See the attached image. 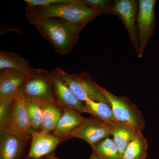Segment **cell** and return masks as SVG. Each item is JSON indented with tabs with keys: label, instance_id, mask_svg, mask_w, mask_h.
Returning <instances> with one entry per match:
<instances>
[{
	"label": "cell",
	"instance_id": "obj_1",
	"mask_svg": "<svg viewBox=\"0 0 159 159\" xmlns=\"http://www.w3.org/2000/svg\"><path fill=\"white\" fill-rule=\"evenodd\" d=\"M26 18L31 25L52 18L61 19L76 25L84 27L102 13L84 2V0H70L42 7H26Z\"/></svg>",
	"mask_w": 159,
	"mask_h": 159
},
{
	"label": "cell",
	"instance_id": "obj_20",
	"mask_svg": "<svg viewBox=\"0 0 159 159\" xmlns=\"http://www.w3.org/2000/svg\"><path fill=\"white\" fill-rule=\"evenodd\" d=\"M100 159H123L113 139L107 138L92 147Z\"/></svg>",
	"mask_w": 159,
	"mask_h": 159
},
{
	"label": "cell",
	"instance_id": "obj_12",
	"mask_svg": "<svg viewBox=\"0 0 159 159\" xmlns=\"http://www.w3.org/2000/svg\"><path fill=\"white\" fill-rule=\"evenodd\" d=\"M52 84L55 102L57 105L85 113L84 103L80 102L68 87L60 75L57 68L52 71Z\"/></svg>",
	"mask_w": 159,
	"mask_h": 159
},
{
	"label": "cell",
	"instance_id": "obj_15",
	"mask_svg": "<svg viewBox=\"0 0 159 159\" xmlns=\"http://www.w3.org/2000/svg\"><path fill=\"white\" fill-rule=\"evenodd\" d=\"M6 69L17 70L30 74L34 69L30 65L28 60L14 52L0 51V70Z\"/></svg>",
	"mask_w": 159,
	"mask_h": 159
},
{
	"label": "cell",
	"instance_id": "obj_4",
	"mask_svg": "<svg viewBox=\"0 0 159 159\" xmlns=\"http://www.w3.org/2000/svg\"><path fill=\"white\" fill-rule=\"evenodd\" d=\"M34 130L29 120L26 99L20 92L10 103L6 116L0 122V133L17 136H31Z\"/></svg>",
	"mask_w": 159,
	"mask_h": 159
},
{
	"label": "cell",
	"instance_id": "obj_5",
	"mask_svg": "<svg viewBox=\"0 0 159 159\" xmlns=\"http://www.w3.org/2000/svg\"><path fill=\"white\" fill-rule=\"evenodd\" d=\"M20 92L28 100L56 103L52 84V72L34 69Z\"/></svg>",
	"mask_w": 159,
	"mask_h": 159
},
{
	"label": "cell",
	"instance_id": "obj_23",
	"mask_svg": "<svg viewBox=\"0 0 159 159\" xmlns=\"http://www.w3.org/2000/svg\"><path fill=\"white\" fill-rule=\"evenodd\" d=\"M70 0H24L26 6L29 7H46L68 2Z\"/></svg>",
	"mask_w": 159,
	"mask_h": 159
},
{
	"label": "cell",
	"instance_id": "obj_7",
	"mask_svg": "<svg viewBox=\"0 0 159 159\" xmlns=\"http://www.w3.org/2000/svg\"><path fill=\"white\" fill-rule=\"evenodd\" d=\"M155 0H139L137 25L139 39L137 57H143L149 39L153 34L156 25Z\"/></svg>",
	"mask_w": 159,
	"mask_h": 159
},
{
	"label": "cell",
	"instance_id": "obj_8",
	"mask_svg": "<svg viewBox=\"0 0 159 159\" xmlns=\"http://www.w3.org/2000/svg\"><path fill=\"white\" fill-rule=\"evenodd\" d=\"M139 1L136 0H116L113 1L112 14L122 21L127 32L133 47L137 53L139 50V39L137 20Z\"/></svg>",
	"mask_w": 159,
	"mask_h": 159
},
{
	"label": "cell",
	"instance_id": "obj_2",
	"mask_svg": "<svg viewBox=\"0 0 159 159\" xmlns=\"http://www.w3.org/2000/svg\"><path fill=\"white\" fill-rule=\"evenodd\" d=\"M34 26L40 35L61 55L68 54L73 50L84 28L57 18L44 20Z\"/></svg>",
	"mask_w": 159,
	"mask_h": 159
},
{
	"label": "cell",
	"instance_id": "obj_3",
	"mask_svg": "<svg viewBox=\"0 0 159 159\" xmlns=\"http://www.w3.org/2000/svg\"><path fill=\"white\" fill-rule=\"evenodd\" d=\"M61 77L68 87L80 102L88 99L105 102L110 105L103 88L98 85L86 72L79 74H69L57 68Z\"/></svg>",
	"mask_w": 159,
	"mask_h": 159
},
{
	"label": "cell",
	"instance_id": "obj_22",
	"mask_svg": "<svg viewBox=\"0 0 159 159\" xmlns=\"http://www.w3.org/2000/svg\"><path fill=\"white\" fill-rule=\"evenodd\" d=\"M84 2L103 14L112 15L113 2L109 0H84Z\"/></svg>",
	"mask_w": 159,
	"mask_h": 159
},
{
	"label": "cell",
	"instance_id": "obj_11",
	"mask_svg": "<svg viewBox=\"0 0 159 159\" xmlns=\"http://www.w3.org/2000/svg\"><path fill=\"white\" fill-rule=\"evenodd\" d=\"M30 74L12 69L0 70V101L14 99Z\"/></svg>",
	"mask_w": 159,
	"mask_h": 159
},
{
	"label": "cell",
	"instance_id": "obj_13",
	"mask_svg": "<svg viewBox=\"0 0 159 159\" xmlns=\"http://www.w3.org/2000/svg\"><path fill=\"white\" fill-rule=\"evenodd\" d=\"M0 134V159H22L31 137L22 138L4 133Z\"/></svg>",
	"mask_w": 159,
	"mask_h": 159
},
{
	"label": "cell",
	"instance_id": "obj_17",
	"mask_svg": "<svg viewBox=\"0 0 159 159\" xmlns=\"http://www.w3.org/2000/svg\"><path fill=\"white\" fill-rule=\"evenodd\" d=\"M85 113L90 114L94 118L102 120L110 125L117 124V121L111 106L105 102L88 99L84 102Z\"/></svg>",
	"mask_w": 159,
	"mask_h": 159
},
{
	"label": "cell",
	"instance_id": "obj_16",
	"mask_svg": "<svg viewBox=\"0 0 159 159\" xmlns=\"http://www.w3.org/2000/svg\"><path fill=\"white\" fill-rule=\"evenodd\" d=\"M138 131L132 126L119 122L111 125V135L113 136V140L122 157L127 145Z\"/></svg>",
	"mask_w": 159,
	"mask_h": 159
},
{
	"label": "cell",
	"instance_id": "obj_6",
	"mask_svg": "<svg viewBox=\"0 0 159 159\" xmlns=\"http://www.w3.org/2000/svg\"><path fill=\"white\" fill-rule=\"evenodd\" d=\"M103 91L118 122L132 126L138 131H142L145 129V121L142 111L135 103L127 97H118L106 89Z\"/></svg>",
	"mask_w": 159,
	"mask_h": 159
},
{
	"label": "cell",
	"instance_id": "obj_10",
	"mask_svg": "<svg viewBox=\"0 0 159 159\" xmlns=\"http://www.w3.org/2000/svg\"><path fill=\"white\" fill-rule=\"evenodd\" d=\"M31 145L25 159L43 158L54 152L60 143L66 140L52 133L35 131L31 133Z\"/></svg>",
	"mask_w": 159,
	"mask_h": 159
},
{
	"label": "cell",
	"instance_id": "obj_19",
	"mask_svg": "<svg viewBox=\"0 0 159 159\" xmlns=\"http://www.w3.org/2000/svg\"><path fill=\"white\" fill-rule=\"evenodd\" d=\"M147 139L138 131L132 140L127 145L123 154V159H145L148 154Z\"/></svg>",
	"mask_w": 159,
	"mask_h": 159
},
{
	"label": "cell",
	"instance_id": "obj_14",
	"mask_svg": "<svg viewBox=\"0 0 159 159\" xmlns=\"http://www.w3.org/2000/svg\"><path fill=\"white\" fill-rule=\"evenodd\" d=\"M61 107L62 114L52 134L55 136L67 140L71 133L83 122L85 118L73 109Z\"/></svg>",
	"mask_w": 159,
	"mask_h": 159
},
{
	"label": "cell",
	"instance_id": "obj_24",
	"mask_svg": "<svg viewBox=\"0 0 159 159\" xmlns=\"http://www.w3.org/2000/svg\"><path fill=\"white\" fill-rule=\"evenodd\" d=\"M41 159H59L57 157V156L55 154L54 152H53L50 154L48 155L47 156L44 157L43 158Z\"/></svg>",
	"mask_w": 159,
	"mask_h": 159
},
{
	"label": "cell",
	"instance_id": "obj_9",
	"mask_svg": "<svg viewBox=\"0 0 159 159\" xmlns=\"http://www.w3.org/2000/svg\"><path fill=\"white\" fill-rule=\"evenodd\" d=\"M111 125L96 118H85L83 122L68 137L82 139L93 147L111 135Z\"/></svg>",
	"mask_w": 159,
	"mask_h": 159
},
{
	"label": "cell",
	"instance_id": "obj_21",
	"mask_svg": "<svg viewBox=\"0 0 159 159\" xmlns=\"http://www.w3.org/2000/svg\"><path fill=\"white\" fill-rule=\"evenodd\" d=\"M26 107L33 130L40 131L43 121L42 108L38 101L26 99Z\"/></svg>",
	"mask_w": 159,
	"mask_h": 159
},
{
	"label": "cell",
	"instance_id": "obj_18",
	"mask_svg": "<svg viewBox=\"0 0 159 159\" xmlns=\"http://www.w3.org/2000/svg\"><path fill=\"white\" fill-rule=\"evenodd\" d=\"M42 108L43 121L40 132L51 133L62 114L61 107L55 103L38 101Z\"/></svg>",
	"mask_w": 159,
	"mask_h": 159
},
{
	"label": "cell",
	"instance_id": "obj_25",
	"mask_svg": "<svg viewBox=\"0 0 159 159\" xmlns=\"http://www.w3.org/2000/svg\"><path fill=\"white\" fill-rule=\"evenodd\" d=\"M89 159H100V158L95 152L93 151V153L91 154Z\"/></svg>",
	"mask_w": 159,
	"mask_h": 159
}]
</instances>
